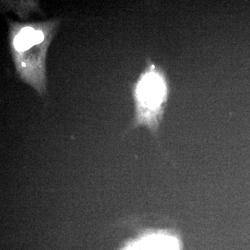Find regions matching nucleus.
Listing matches in <instances>:
<instances>
[{
    "label": "nucleus",
    "instance_id": "obj_1",
    "mask_svg": "<svg viewBox=\"0 0 250 250\" xmlns=\"http://www.w3.org/2000/svg\"><path fill=\"white\" fill-rule=\"evenodd\" d=\"M147 64L133 87L135 116L131 126L132 129L144 126L156 138L170 96V84L161 67L152 62Z\"/></svg>",
    "mask_w": 250,
    "mask_h": 250
},
{
    "label": "nucleus",
    "instance_id": "obj_2",
    "mask_svg": "<svg viewBox=\"0 0 250 250\" xmlns=\"http://www.w3.org/2000/svg\"><path fill=\"white\" fill-rule=\"evenodd\" d=\"M123 250H180V245L174 236L152 234L130 243Z\"/></svg>",
    "mask_w": 250,
    "mask_h": 250
}]
</instances>
